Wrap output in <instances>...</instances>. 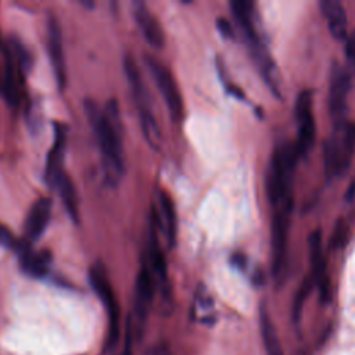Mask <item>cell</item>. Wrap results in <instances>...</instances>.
I'll return each instance as SVG.
<instances>
[{
  "mask_svg": "<svg viewBox=\"0 0 355 355\" xmlns=\"http://www.w3.org/2000/svg\"><path fill=\"white\" fill-rule=\"evenodd\" d=\"M313 284H315L313 277H312L311 275H308V276L304 279V282H302V284H301V287H300V290H298V293H297V295H295L294 305H293V318H294L295 322H297V320L300 319V316H301L302 305H304V302H305V300H306V297H308V294H309V291H311V288H312Z\"/></svg>",
  "mask_w": 355,
  "mask_h": 355,
  "instance_id": "23",
  "label": "cell"
},
{
  "mask_svg": "<svg viewBox=\"0 0 355 355\" xmlns=\"http://www.w3.org/2000/svg\"><path fill=\"white\" fill-rule=\"evenodd\" d=\"M154 295V277L150 269L143 266L136 279L135 290V319L136 329L141 333L147 320L148 306Z\"/></svg>",
  "mask_w": 355,
  "mask_h": 355,
  "instance_id": "8",
  "label": "cell"
},
{
  "mask_svg": "<svg viewBox=\"0 0 355 355\" xmlns=\"http://www.w3.org/2000/svg\"><path fill=\"white\" fill-rule=\"evenodd\" d=\"M348 226L343 219H338L333 227L330 237V248H341L345 245L348 239Z\"/></svg>",
  "mask_w": 355,
  "mask_h": 355,
  "instance_id": "24",
  "label": "cell"
},
{
  "mask_svg": "<svg viewBox=\"0 0 355 355\" xmlns=\"http://www.w3.org/2000/svg\"><path fill=\"white\" fill-rule=\"evenodd\" d=\"M17 240L14 239L11 230L0 223V245L3 247H15Z\"/></svg>",
  "mask_w": 355,
  "mask_h": 355,
  "instance_id": "26",
  "label": "cell"
},
{
  "mask_svg": "<svg viewBox=\"0 0 355 355\" xmlns=\"http://www.w3.org/2000/svg\"><path fill=\"white\" fill-rule=\"evenodd\" d=\"M259 320H261V334L262 340L265 344V349L268 355H283L282 345L276 333V329L273 326V322L269 318V313L266 312L265 308H261L259 313Z\"/></svg>",
  "mask_w": 355,
  "mask_h": 355,
  "instance_id": "19",
  "label": "cell"
},
{
  "mask_svg": "<svg viewBox=\"0 0 355 355\" xmlns=\"http://www.w3.org/2000/svg\"><path fill=\"white\" fill-rule=\"evenodd\" d=\"M133 14L147 43L154 49H161L165 43V36L155 15L141 1L133 4Z\"/></svg>",
  "mask_w": 355,
  "mask_h": 355,
  "instance_id": "11",
  "label": "cell"
},
{
  "mask_svg": "<svg viewBox=\"0 0 355 355\" xmlns=\"http://www.w3.org/2000/svg\"><path fill=\"white\" fill-rule=\"evenodd\" d=\"M351 87V79L347 69L336 65L331 71L330 89H329V110L334 126L345 122L347 97Z\"/></svg>",
  "mask_w": 355,
  "mask_h": 355,
  "instance_id": "7",
  "label": "cell"
},
{
  "mask_svg": "<svg viewBox=\"0 0 355 355\" xmlns=\"http://www.w3.org/2000/svg\"><path fill=\"white\" fill-rule=\"evenodd\" d=\"M89 282L92 288L98 295L101 302L104 304L108 313V338L107 347L111 348L119 336V309L118 302L112 290V286L108 280V276L100 265H93L89 272Z\"/></svg>",
  "mask_w": 355,
  "mask_h": 355,
  "instance_id": "4",
  "label": "cell"
},
{
  "mask_svg": "<svg viewBox=\"0 0 355 355\" xmlns=\"http://www.w3.org/2000/svg\"><path fill=\"white\" fill-rule=\"evenodd\" d=\"M295 118H297V141L295 150L298 155H305L313 146L315 141V119L312 114V93L302 90L297 96L295 101Z\"/></svg>",
  "mask_w": 355,
  "mask_h": 355,
  "instance_id": "6",
  "label": "cell"
},
{
  "mask_svg": "<svg viewBox=\"0 0 355 355\" xmlns=\"http://www.w3.org/2000/svg\"><path fill=\"white\" fill-rule=\"evenodd\" d=\"M230 263L236 268V269H240V270H244L245 266H247V258L244 254L241 252H234L230 258Z\"/></svg>",
  "mask_w": 355,
  "mask_h": 355,
  "instance_id": "29",
  "label": "cell"
},
{
  "mask_svg": "<svg viewBox=\"0 0 355 355\" xmlns=\"http://www.w3.org/2000/svg\"><path fill=\"white\" fill-rule=\"evenodd\" d=\"M47 47L58 86L64 87L67 82V68L62 46V33L60 24L54 17H50L47 21Z\"/></svg>",
  "mask_w": 355,
  "mask_h": 355,
  "instance_id": "9",
  "label": "cell"
},
{
  "mask_svg": "<svg viewBox=\"0 0 355 355\" xmlns=\"http://www.w3.org/2000/svg\"><path fill=\"white\" fill-rule=\"evenodd\" d=\"M320 10L327 19L330 33L338 39H347V14L340 1L336 0H322Z\"/></svg>",
  "mask_w": 355,
  "mask_h": 355,
  "instance_id": "14",
  "label": "cell"
},
{
  "mask_svg": "<svg viewBox=\"0 0 355 355\" xmlns=\"http://www.w3.org/2000/svg\"><path fill=\"white\" fill-rule=\"evenodd\" d=\"M147 65L154 76V80L161 94L164 96L171 119L173 122H179L183 116V100L173 75L162 62L155 58L147 57Z\"/></svg>",
  "mask_w": 355,
  "mask_h": 355,
  "instance_id": "5",
  "label": "cell"
},
{
  "mask_svg": "<svg viewBox=\"0 0 355 355\" xmlns=\"http://www.w3.org/2000/svg\"><path fill=\"white\" fill-rule=\"evenodd\" d=\"M3 96L8 105L14 107L18 104V87H17V78H15V71L12 67V60L10 53L6 54V69H4V76L1 78V87Z\"/></svg>",
  "mask_w": 355,
  "mask_h": 355,
  "instance_id": "21",
  "label": "cell"
},
{
  "mask_svg": "<svg viewBox=\"0 0 355 355\" xmlns=\"http://www.w3.org/2000/svg\"><path fill=\"white\" fill-rule=\"evenodd\" d=\"M65 141H67V132L62 125H55V139L51 150L49 151L47 161H46V169H44V178L46 182L54 187L60 176L65 172L62 168L64 161V151H65Z\"/></svg>",
  "mask_w": 355,
  "mask_h": 355,
  "instance_id": "12",
  "label": "cell"
},
{
  "mask_svg": "<svg viewBox=\"0 0 355 355\" xmlns=\"http://www.w3.org/2000/svg\"><path fill=\"white\" fill-rule=\"evenodd\" d=\"M345 53L348 62L351 64L352 68H355V32L347 39V46H345Z\"/></svg>",
  "mask_w": 355,
  "mask_h": 355,
  "instance_id": "28",
  "label": "cell"
},
{
  "mask_svg": "<svg viewBox=\"0 0 355 355\" xmlns=\"http://www.w3.org/2000/svg\"><path fill=\"white\" fill-rule=\"evenodd\" d=\"M139 114H140L143 135H144L148 146L154 150H159V147H161V129L158 126V122H157L155 116L153 115L150 108L140 110Z\"/></svg>",
  "mask_w": 355,
  "mask_h": 355,
  "instance_id": "20",
  "label": "cell"
},
{
  "mask_svg": "<svg viewBox=\"0 0 355 355\" xmlns=\"http://www.w3.org/2000/svg\"><path fill=\"white\" fill-rule=\"evenodd\" d=\"M54 187L58 190V194L64 202V207L67 209V212L69 214L71 219H73L75 222L79 220V201H78V194L75 190V186L72 183V180L69 179V176L64 172L60 179L57 180V183L54 184Z\"/></svg>",
  "mask_w": 355,
  "mask_h": 355,
  "instance_id": "18",
  "label": "cell"
},
{
  "mask_svg": "<svg viewBox=\"0 0 355 355\" xmlns=\"http://www.w3.org/2000/svg\"><path fill=\"white\" fill-rule=\"evenodd\" d=\"M51 207L53 202L47 197L36 200L31 207L25 222V234L28 240L35 241L42 237L51 216Z\"/></svg>",
  "mask_w": 355,
  "mask_h": 355,
  "instance_id": "13",
  "label": "cell"
},
{
  "mask_svg": "<svg viewBox=\"0 0 355 355\" xmlns=\"http://www.w3.org/2000/svg\"><path fill=\"white\" fill-rule=\"evenodd\" d=\"M12 47H14V54H15L17 64L22 69L28 71L32 67V57H31V54L28 53V50L25 49V46L19 40H14L12 42Z\"/></svg>",
  "mask_w": 355,
  "mask_h": 355,
  "instance_id": "25",
  "label": "cell"
},
{
  "mask_svg": "<svg viewBox=\"0 0 355 355\" xmlns=\"http://www.w3.org/2000/svg\"><path fill=\"white\" fill-rule=\"evenodd\" d=\"M216 28L218 31L220 32V35L223 37H227V39H232L234 36L233 33V26L230 25V22L226 19V18H218L216 19Z\"/></svg>",
  "mask_w": 355,
  "mask_h": 355,
  "instance_id": "27",
  "label": "cell"
},
{
  "mask_svg": "<svg viewBox=\"0 0 355 355\" xmlns=\"http://www.w3.org/2000/svg\"><path fill=\"white\" fill-rule=\"evenodd\" d=\"M212 300L211 297L205 293V291H201L197 294V316L200 319L201 323H205V324H212L214 320H215V315L212 312Z\"/></svg>",
  "mask_w": 355,
  "mask_h": 355,
  "instance_id": "22",
  "label": "cell"
},
{
  "mask_svg": "<svg viewBox=\"0 0 355 355\" xmlns=\"http://www.w3.org/2000/svg\"><path fill=\"white\" fill-rule=\"evenodd\" d=\"M158 205H159V216H157V219L161 220L159 227L164 229L169 245H173L176 241L178 218H176L175 204L171 196L164 190H159L158 193Z\"/></svg>",
  "mask_w": 355,
  "mask_h": 355,
  "instance_id": "15",
  "label": "cell"
},
{
  "mask_svg": "<svg viewBox=\"0 0 355 355\" xmlns=\"http://www.w3.org/2000/svg\"><path fill=\"white\" fill-rule=\"evenodd\" d=\"M85 110L90 126L97 137L98 147L101 151L103 168L107 180L111 184H116L125 173L123 161V147H122V119L118 103L110 100L104 110L87 100L85 103Z\"/></svg>",
  "mask_w": 355,
  "mask_h": 355,
  "instance_id": "1",
  "label": "cell"
},
{
  "mask_svg": "<svg viewBox=\"0 0 355 355\" xmlns=\"http://www.w3.org/2000/svg\"><path fill=\"white\" fill-rule=\"evenodd\" d=\"M293 204L275 208L272 222V275L276 286H282L287 276V233Z\"/></svg>",
  "mask_w": 355,
  "mask_h": 355,
  "instance_id": "3",
  "label": "cell"
},
{
  "mask_svg": "<svg viewBox=\"0 0 355 355\" xmlns=\"http://www.w3.org/2000/svg\"><path fill=\"white\" fill-rule=\"evenodd\" d=\"M355 151V123L344 122L334 126V132L323 146L324 172L327 179L347 173Z\"/></svg>",
  "mask_w": 355,
  "mask_h": 355,
  "instance_id": "2",
  "label": "cell"
},
{
  "mask_svg": "<svg viewBox=\"0 0 355 355\" xmlns=\"http://www.w3.org/2000/svg\"><path fill=\"white\" fill-rule=\"evenodd\" d=\"M354 194H355V184H351V187H349V190H348V193H347V200L348 201H352V197H354Z\"/></svg>",
  "mask_w": 355,
  "mask_h": 355,
  "instance_id": "30",
  "label": "cell"
},
{
  "mask_svg": "<svg viewBox=\"0 0 355 355\" xmlns=\"http://www.w3.org/2000/svg\"><path fill=\"white\" fill-rule=\"evenodd\" d=\"M309 245V261H311V276L315 280V284H320L327 280L326 276V261L322 251V234L320 230H313L308 237Z\"/></svg>",
  "mask_w": 355,
  "mask_h": 355,
  "instance_id": "16",
  "label": "cell"
},
{
  "mask_svg": "<svg viewBox=\"0 0 355 355\" xmlns=\"http://www.w3.org/2000/svg\"><path fill=\"white\" fill-rule=\"evenodd\" d=\"M19 255V263L25 273L33 277H44L51 265V252L49 250L32 251L28 243L15 244Z\"/></svg>",
  "mask_w": 355,
  "mask_h": 355,
  "instance_id": "10",
  "label": "cell"
},
{
  "mask_svg": "<svg viewBox=\"0 0 355 355\" xmlns=\"http://www.w3.org/2000/svg\"><path fill=\"white\" fill-rule=\"evenodd\" d=\"M123 69H125V73H126L128 83H129V86L132 89L133 97H135V100H136V103L139 105V111L150 108L148 107V101H147L146 86L143 83L140 71H139V68L136 65V61L130 55L125 57V60H123Z\"/></svg>",
  "mask_w": 355,
  "mask_h": 355,
  "instance_id": "17",
  "label": "cell"
}]
</instances>
